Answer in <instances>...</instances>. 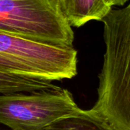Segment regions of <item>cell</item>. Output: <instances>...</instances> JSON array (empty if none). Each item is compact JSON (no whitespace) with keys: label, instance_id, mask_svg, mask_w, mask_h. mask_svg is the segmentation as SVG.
Wrapping results in <instances>:
<instances>
[{"label":"cell","instance_id":"6da1fadb","mask_svg":"<svg viewBox=\"0 0 130 130\" xmlns=\"http://www.w3.org/2000/svg\"><path fill=\"white\" fill-rule=\"evenodd\" d=\"M101 22L105 53L91 109L116 130H130V1L112 9Z\"/></svg>","mask_w":130,"mask_h":130},{"label":"cell","instance_id":"7a4b0ae2","mask_svg":"<svg viewBox=\"0 0 130 130\" xmlns=\"http://www.w3.org/2000/svg\"><path fill=\"white\" fill-rule=\"evenodd\" d=\"M0 71L49 81L77 74L74 46L41 43L0 31Z\"/></svg>","mask_w":130,"mask_h":130},{"label":"cell","instance_id":"3957f363","mask_svg":"<svg viewBox=\"0 0 130 130\" xmlns=\"http://www.w3.org/2000/svg\"><path fill=\"white\" fill-rule=\"evenodd\" d=\"M0 31L54 45L74 41L58 0H0Z\"/></svg>","mask_w":130,"mask_h":130},{"label":"cell","instance_id":"277c9868","mask_svg":"<svg viewBox=\"0 0 130 130\" xmlns=\"http://www.w3.org/2000/svg\"><path fill=\"white\" fill-rule=\"evenodd\" d=\"M80 108L67 89L0 94V123L11 130H43Z\"/></svg>","mask_w":130,"mask_h":130},{"label":"cell","instance_id":"5b68a950","mask_svg":"<svg viewBox=\"0 0 130 130\" xmlns=\"http://www.w3.org/2000/svg\"><path fill=\"white\" fill-rule=\"evenodd\" d=\"M60 9L71 27L100 21L112 9L108 0H58Z\"/></svg>","mask_w":130,"mask_h":130},{"label":"cell","instance_id":"8992f818","mask_svg":"<svg viewBox=\"0 0 130 130\" xmlns=\"http://www.w3.org/2000/svg\"><path fill=\"white\" fill-rule=\"evenodd\" d=\"M43 130H116L101 116L90 109H80L75 113L60 118Z\"/></svg>","mask_w":130,"mask_h":130},{"label":"cell","instance_id":"52a82bcc","mask_svg":"<svg viewBox=\"0 0 130 130\" xmlns=\"http://www.w3.org/2000/svg\"><path fill=\"white\" fill-rule=\"evenodd\" d=\"M27 87L25 77L0 71V94L23 92Z\"/></svg>","mask_w":130,"mask_h":130},{"label":"cell","instance_id":"ba28073f","mask_svg":"<svg viewBox=\"0 0 130 130\" xmlns=\"http://www.w3.org/2000/svg\"><path fill=\"white\" fill-rule=\"evenodd\" d=\"M129 0H108L109 5L112 7L113 6H122Z\"/></svg>","mask_w":130,"mask_h":130}]
</instances>
